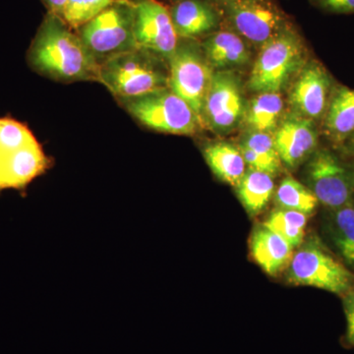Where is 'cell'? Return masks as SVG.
Masks as SVG:
<instances>
[{
  "mask_svg": "<svg viewBox=\"0 0 354 354\" xmlns=\"http://www.w3.org/2000/svg\"><path fill=\"white\" fill-rule=\"evenodd\" d=\"M35 71L60 82L97 81L100 64L78 32L60 16L46 13L28 53Z\"/></svg>",
  "mask_w": 354,
  "mask_h": 354,
  "instance_id": "cell-1",
  "label": "cell"
},
{
  "mask_svg": "<svg viewBox=\"0 0 354 354\" xmlns=\"http://www.w3.org/2000/svg\"><path fill=\"white\" fill-rule=\"evenodd\" d=\"M50 164L29 128L12 118H0V191L26 189Z\"/></svg>",
  "mask_w": 354,
  "mask_h": 354,
  "instance_id": "cell-2",
  "label": "cell"
},
{
  "mask_svg": "<svg viewBox=\"0 0 354 354\" xmlns=\"http://www.w3.org/2000/svg\"><path fill=\"white\" fill-rule=\"evenodd\" d=\"M307 62L304 39L290 22L259 48L249 75L248 88L257 94L281 93Z\"/></svg>",
  "mask_w": 354,
  "mask_h": 354,
  "instance_id": "cell-3",
  "label": "cell"
},
{
  "mask_svg": "<svg viewBox=\"0 0 354 354\" xmlns=\"http://www.w3.org/2000/svg\"><path fill=\"white\" fill-rule=\"evenodd\" d=\"M150 51L135 48L100 64L99 82L118 100L139 97L169 87V67Z\"/></svg>",
  "mask_w": 354,
  "mask_h": 354,
  "instance_id": "cell-4",
  "label": "cell"
},
{
  "mask_svg": "<svg viewBox=\"0 0 354 354\" xmlns=\"http://www.w3.org/2000/svg\"><path fill=\"white\" fill-rule=\"evenodd\" d=\"M291 285L311 286L342 297L354 288V272L317 234L304 239L286 268Z\"/></svg>",
  "mask_w": 354,
  "mask_h": 354,
  "instance_id": "cell-5",
  "label": "cell"
},
{
  "mask_svg": "<svg viewBox=\"0 0 354 354\" xmlns=\"http://www.w3.org/2000/svg\"><path fill=\"white\" fill-rule=\"evenodd\" d=\"M302 174L305 185L323 208H339L353 202L354 158L333 147L320 146L305 162Z\"/></svg>",
  "mask_w": 354,
  "mask_h": 354,
  "instance_id": "cell-6",
  "label": "cell"
},
{
  "mask_svg": "<svg viewBox=\"0 0 354 354\" xmlns=\"http://www.w3.org/2000/svg\"><path fill=\"white\" fill-rule=\"evenodd\" d=\"M131 0H113L111 6L77 30L99 64L109 58L138 48L134 32Z\"/></svg>",
  "mask_w": 354,
  "mask_h": 354,
  "instance_id": "cell-7",
  "label": "cell"
},
{
  "mask_svg": "<svg viewBox=\"0 0 354 354\" xmlns=\"http://www.w3.org/2000/svg\"><path fill=\"white\" fill-rule=\"evenodd\" d=\"M118 101L132 118L158 132L191 136L202 127L189 104L169 87Z\"/></svg>",
  "mask_w": 354,
  "mask_h": 354,
  "instance_id": "cell-8",
  "label": "cell"
},
{
  "mask_svg": "<svg viewBox=\"0 0 354 354\" xmlns=\"http://www.w3.org/2000/svg\"><path fill=\"white\" fill-rule=\"evenodd\" d=\"M223 23L260 48L290 23L274 0H212Z\"/></svg>",
  "mask_w": 354,
  "mask_h": 354,
  "instance_id": "cell-9",
  "label": "cell"
},
{
  "mask_svg": "<svg viewBox=\"0 0 354 354\" xmlns=\"http://www.w3.org/2000/svg\"><path fill=\"white\" fill-rule=\"evenodd\" d=\"M169 65V88L196 113L203 125V108L215 70L209 64L201 44L194 39H179Z\"/></svg>",
  "mask_w": 354,
  "mask_h": 354,
  "instance_id": "cell-10",
  "label": "cell"
},
{
  "mask_svg": "<svg viewBox=\"0 0 354 354\" xmlns=\"http://www.w3.org/2000/svg\"><path fill=\"white\" fill-rule=\"evenodd\" d=\"M247 102L239 77L232 70L215 71L203 108V125L228 134L243 121Z\"/></svg>",
  "mask_w": 354,
  "mask_h": 354,
  "instance_id": "cell-11",
  "label": "cell"
},
{
  "mask_svg": "<svg viewBox=\"0 0 354 354\" xmlns=\"http://www.w3.org/2000/svg\"><path fill=\"white\" fill-rule=\"evenodd\" d=\"M337 85L322 62L308 59L295 77L288 95L292 113L321 125Z\"/></svg>",
  "mask_w": 354,
  "mask_h": 354,
  "instance_id": "cell-12",
  "label": "cell"
},
{
  "mask_svg": "<svg viewBox=\"0 0 354 354\" xmlns=\"http://www.w3.org/2000/svg\"><path fill=\"white\" fill-rule=\"evenodd\" d=\"M135 10L137 46L164 59H171L178 46L169 9L158 0H131Z\"/></svg>",
  "mask_w": 354,
  "mask_h": 354,
  "instance_id": "cell-13",
  "label": "cell"
},
{
  "mask_svg": "<svg viewBox=\"0 0 354 354\" xmlns=\"http://www.w3.org/2000/svg\"><path fill=\"white\" fill-rule=\"evenodd\" d=\"M320 125L291 113L285 116L274 133L281 164L288 169L304 165L320 147Z\"/></svg>",
  "mask_w": 354,
  "mask_h": 354,
  "instance_id": "cell-14",
  "label": "cell"
},
{
  "mask_svg": "<svg viewBox=\"0 0 354 354\" xmlns=\"http://www.w3.org/2000/svg\"><path fill=\"white\" fill-rule=\"evenodd\" d=\"M169 9L181 39L205 38L223 25L220 11L212 0H176Z\"/></svg>",
  "mask_w": 354,
  "mask_h": 354,
  "instance_id": "cell-15",
  "label": "cell"
},
{
  "mask_svg": "<svg viewBox=\"0 0 354 354\" xmlns=\"http://www.w3.org/2000/svg\"><path fill=\"white\" fill-rule=\"evenodd\" d=\"M320 239L354 272V204L335 209L323 208Z\"/></svg>",
  "mask_w": 354,
  "mask_h": 354,
  "instance_id": "cell-16",
  "label": "cell"
},
{
  "mask_svg": "<svg viewBox=\"0 0 354 354\" xmlns=\"http://www.w3.org/2000/svg\"><path fill=\"white\" fill-rule=\"evenodd\" d=\"M200 44L215 71L241 68L250 64V44L228 27H221L205 37Z\"/></svg>",
  "mask_w": 354,
  "mask_h": 354,
  "instance_id": "cell-17",
  "label": "cell"
},
{
  "mask_svg": "<svg viewBox=\"0 0 354 354\" xmlns=\"http://www.w3.org/2000/svg\"><path fill=\"white\" fill-rule=\"evenodd\" d=\"M330 147L339 149L354 133V88L337 84L320 125Z\"/></svg>",
  "mask_w": 354,
  "mask_h": 354,
  "instance_id": "cell-18",
  "label": "cell"
},
{
  "mask_svg": "<svg viewBox=\"0 0 354 354\" xmlns=\"http://www.w3.org/2000/svg\"><path fill=\"white\" fill-rule=\"evenodd\" d=\"M295 248L264 225L254 228L250 252L254 261L270 276L277 277L290 265Z\"/></svg>",
  "mask_w": 354,
  "mask_h": 354,
  "instance_id": "cell-19",
  "label": "cell"
},
{
  "mask_svg": "<svg viewBox=\"0 0 354 354\" xmlns=\"http://www.w3.org/2000/svg\"><path fill=\"white\" fill-rule=\"evenodd\" d=\"M283 109L285 102L281 93H258L247 102L242 124L247 131L272 134L283 120Z\"/></svg>",
  "mask_w": 354,
  "mask_h": 354,
  "instance_id": "cell-20",
  "label": "cell"
},
{
  "mask_svg": "<svg viewBox=\"0 0 354 354\" xmlns=\"http://www.w3.org/2000/svg\"><path fill=\"white\" fill-rule=\"evenodd\" d=\"M239 150L247 169L262 171L276 176L281 167L278 150L271 133L247 131L241 137Z\"/></svg>",
  "mask_w": 354,
  "mask_h": 354,
  "instance_id": "cell-21",
  "label": "cell"
},
{
  "mask_svg": "<svg viewBox=\"0 0 354 354\" xmlns=\"http://www.w3.org/2000/svg\"><path fill=\"white\" fill-rule=\"evenodd\" d=\"M203 153L213 174L223 183L236 187L247 171L239 146L227 142H216L205 147Z\"/></svg>",
  "mask_w": 354,
  "mask_h": 354,
  "instance_id": "cell-22",
  "label": "cell"
},
{
  "mask_svg": "<svg viewBox=\"0 0 354 354\" xmlns=\"http://www.w3.org/2000/svg\"><path fill=\"white\" fill-rule=\"evenodd\" d=\"M235 189L247 213L252 216H257L274 195V176L268 172L247 169Z\"/></svg>",
  "mask_w": 354,
  "mask_h": 354,
  "instance_id": "cell-23",
  "label": "cell"
},
{
  "mask_svg": "<svg viewBox=\"0 0 354 354\" xmlns=\"http://www.w3.org/2000/svg\"><path fill=\"white\" fill-rule=\"evenodd\" d=\"M274 203L277 208L292 209L308 216L320 206L312 191L291 176H286L279 183L274 193Z\"/></svg>",
  "mask_w": 354,
  "mask_h": 354,
  "instance_id": "cell-24",
  "label": "cell"
},
{
  "mask_svg": "<svg viewBox=\"0 0 354 354\" xmlns=\"http://www.w3.org/2000/svg\"><path fill=\"white\" fill-rule=\"evenodd\" d=\"M309 218L310 216L300 212L276 208L263 225L281 235L293 248H297L304 241Z\"/></svg>",
  "mask_w": 354,
  "mask_h": 354,
  "instance_id": "cell-25",
  "label": "cell"
},
{
  "mask_svg": "<svg viewBox=\"0 0 354 354\" xmlns=\"http://www.w3.org/2000/svg\"><path fill=\"white\" fill-rule=\"evenodd\" d=\"M113 0H66L62 19L71 29L78 30L95 17Z\"/></svg>",
  "mask_w": 354,
  "mask_h": 354,
  "instance_id": "cell-26",
  "label": "cell"
},
{
  "mask_svg": "<svg viewBox=\"0 0 354 354\" xmlns=\"http://www.w3.org/2000/svg\"><path fill=\"white\" fill-rule=\"evenodd\" d=\"M317 8L330 14H354V0H310Z\"/></svg>",
  "mask_w": 354,
  "mask_h": 354,
  "instance_id": "cell-27",
  "label": "cell"
},
{
  "mask_svg": "<svg viewBox=\"0 0 354 354\" xmlns=\"http://www.w3.org/2000/svg\"><path fill=\"white\" fill-rule=\"evenodd\" d=\"M342 300L346 320V341L354 346V288L342 295Z\"/></svg>",
  "mask_w": 354,
  "mask_h": 354,
  "instance_id": "cell-28",
  "label": "cell"
},
{
  "mask_svg": "<svg viewBox=\"0 0 354 354\" xmlns=\"http://www.w3.org/2000/svg\"><path fill=\"white\" fill-rule=\"evenodd\" d=\"M48 9V13L55 14L62 18L66 0H41Z\"/></svg>",
  "mask_w": 354,
  "mask_h": 354,
  "instance_id": "cell-29",
  "label": "cell"
},
{
  "mask_svg": "<svg viewBox=\"0 0 354 354\" xmlns=\"http://www.w3.org/2000/svg\"><path fill=\"white\" fill-rule=\"evenodd\" d=\"M337 150L339 151L342 155L346 156V157L354 158V133Z\"/></svg>",
  "mask_w": 354,
  "mask_h": 354,
  "instance_id": "cell-30",
  "label": "cell"
},
{
  "mask_svg": "<svg viewBox=\"0 0 354 354\" xmlns=\"http://www.w3.org/2000/svg\"><path fill=\"white\" fill-rule=\"evenodd\" d=\"M353 204H354V196H353Z\"/></svg>",
  "mask_w": 354,
  "mask_h": 354,
  "instance_id": "cell-31",
  "label": "cell"
}]
</instances>
